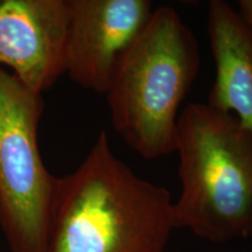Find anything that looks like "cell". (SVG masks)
Masks as SVG:
<instances>
[{"label":"cell","mask_w":252,"mask_h":252,"mask_svg":"<svg viewBox=\"0 0 252 252\" xmlns=\"http://www.w3.org/2000/svg\"><path fill=\"white\" fill-rule=\"evenodd\" d=\"M200 63L198 42L181 15L171 6L154 7L105 94L113 128L141 158L175 153L180 106Z\"/></svg>","instance_id":"cell-2"},{"label":"cell","mask_w":252,"mask_h":252,"mask_svg":"<svg viewBox=\"0 0 252 252\" xmlns=\"http://www.w3.org/2000/svg\"><path fill=\"white\" fill-rule=\"evenodd\" d=\"M238 13L252 27V0H239Z\"/></svg>","instance_id":"cell-8"},{"label":"cell","mask_w":252,"mask_h":252,"mask_svg":"<svg viewBox=\"0 0 252 252\" xmlns=\"http://www.w3.org/2000/svg\"><path fill=\"white\" fill-rule=\"evenodd\" d=\"M68 0H0V67L42 94L64 74Z\"/></svg>","instance_id":"cell-6"},{"label":"cell","mask_w":252,"mask_h":252,"mask_svg":"<svg viewBox=\"0 0 252 252\" xmlns=\"http://www.w3.org/2000/svg\"><path fill=\"white\" fill-rule=\"evenodd\" d=\"M64 74L105 94L119 61L152 15L149 0H68Z\"/></svg>","instance_id":"cell-5"},{"label":"cell","mask_w":252,"mask_h":252,"mask_svg":"<svg viewBox=\"0 0 252 252\" xmlns=\"http://www.w3.org/2000/svg\"><path fill=\"white\" fill-rule=\"evenodd\" d=\"M42 94L0 67V225L12 252H45L58 179L39 147Z\"/></svg>","instance_id":"cell-4"},{"label":"cell","mask_w":252,"mask_h":252,"mask_svg":"<svg viewBox=\"0 0 252 252\" xmlns=\"http://www.w3.org/2000/svg\"><path fill=\"white\" fill-rule=\"evenodd\" d=\"M173 230L169 191L135 174L102 131L58 179L45 252H165Z\"/></svg>","instance_id":"cell-1"},{"label":"cell","mask_w":252,"mask_h":252,"mask_svg":"<svg viewBox=\"0 0 252 252\" xmlns=\"http://www.w3.org/2000/svg\"><path fill=\"white\" fill-rule=\"evenodd\" d=\"M207 33L216 72L207 104L252 132V27L228 2L210 0Z\"/></svg>","instance_id":"cell-7"},{"label":"cell","mask_w":252,"mask_h":252,"mask_svg":"<svg viewBox=\"0 0 252 252\" xmlns=\"http://www.w3.org/2000/svg\"><path fill=\"white\" fill-rule=\"evenodd\" d=\"M175 153V229L213 243L251 238L252 132L231 113L189 103L179 115Z\"/></svg>","instance_id":"cell-3"}]
</instances>
